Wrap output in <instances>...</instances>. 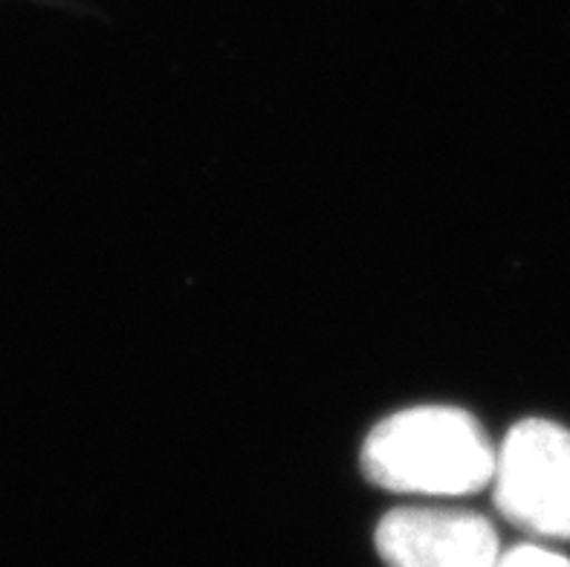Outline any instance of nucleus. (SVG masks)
Wrapping results in <instances>:
<instances>
[{
  "mask_svg": "<svg viewBox=\"0 0 570 567\" xmlns=\"http://www.w3.org/2000/svg\"><path fill=\"white\" fill-rule=\"evenodd\" d=\"M495 452L484 426L455 405H414L385 417L362 446L374 487L423 498L475 496L492 483Z\"/></svg>",
  "mask_w": 570,
  "mask_h": 567,
  "instance_id": "obj_1",
  "label": "nucleus"
},
{
  "mask_svg": "<svg viewBox=\"0 0 570 567\" xmlns=\"http://www.w3.org/2000/svg\"><path fill=\"white\" fill-rule=\"evenodd\" d=\"M490 487L510 525L570 541V429L542 417L515 423L495 452Z\"/></svg>",
  "mask_w": 570,
  "mask_h": 567,
  "instance_id": "obj_2",
  "label": "nucleus"
},
{
  "mask_svg": "<svg viewBox=\"0 0 570 567\" xmlns=\"http://www.w3.org/2000/svg\"><path fill=\"white\" fill-rule=\"evenodd\" d=\"M389 567H495L501 541L490 518L452 507H397L376 525Z\"/></svg>",
  "mask_w": 570,
  "mask_h": 567,
  "instance_id": "obj_3",
  "label": "nucleus"
},
{
  "mask_svg": "<svg viewBox=\"0 0 570 567\" xmlns=\"http://www.w3.org/2000/svg\"><path fill=\"white\" fill-rule=\"evenodd\" d=\"M495 567H570V559L544 545H515L501 550Z\"/></svg>",
  "mask_w": 570,
  "mask_h": 567,
  "instance_id": "obj_4",
  "label": "nucleus"
}]
</instances>
